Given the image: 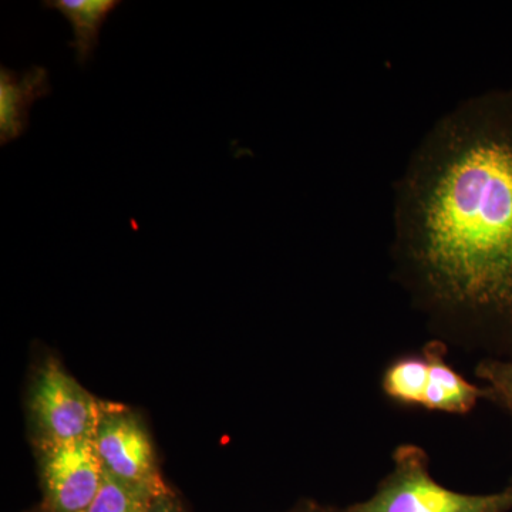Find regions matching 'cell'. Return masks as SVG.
<instances>
[{
	"instance_id": "6da1fadb",
	"label": "cell",
	"mask_w": 512,
	"mask_h": 512,
	"mask_svg": "<svg viewBox=\"0 0 512 512\" xmlns=\"http://www.w3.org/2000/svg\"><path fill=\"white\" fill-rule=\"evenodd\" d=\"M404 200L407 244L434 295L512 330V92L448 123Z\"/></svg>"
},
{
	"instance_id": "7a4b0ae2",
	"label": "cell",
	"mask_w": 512,
	"mask_h": 512,
	"mask_svg": "<svg viewBox=\"0 0 512 512\" xmlns=\"http://www.w3.org/2000/svg\"><path fill=\"white\" fill-rule=\"evenodd\" d=\"M512 483L500 493L461 494L431 477L420 448L403 446L394 453L392 473L369 500L339 512H511Z\"/></svg>"
},
{
	"instance_id": "3957f363",
	"label": "cell",
	"mask_w": 512,
	"mask_h": 512,
	"mask_svg": "<svg viewBox=\"0 0 512 512\" xmlns=\"http://www.w3.org/2000/svg\"><path fill=\"white\" fill-rule=\"evenodd\" d=\"M94 444L110 476L151 497L168 493L157 474L150 437L133 414L120 407L103 406Z\"/></svg>"
},
{
	"instance_id": "277c9868",
	"label": "cell",
	"mask_w": 512,
	"mask_h": 512,
	"mask_svg": "<svg viewBox=\"0 0 512 512\" xmlns=\"http://www.w3.org/2000/svg\"><path fill=\"white\" fill-rule=\"evenodd\" d=\"M32 409L47 441H70L94 439L103 406L62 367L49 362L37 376Z\"/></svg>"
},
{
	"instance_id": "5b68a950",
	"label": "cell",
	"mask_w": 512,
	"mask_h": 512,
	"mask_svg": "<svg viewBox=\"0 0 512 512\" xmlns=\"http://www.w3.org/2000/svg\"><path fill=\"white\" fill-rule=\"evenodd\" d=\"M104 467L94 439L47 441L43 480L55 512H86L103 484Z\"/></svg>"
},
{
	"instance_id": "8992f818",
	"label": "cell",
	"mask_w": 512,
	"mask_h": 512,
	"mask_svg": "<svg viewBox=\"0 0 512 512\" xmlns=\"http://www.w3.org/2000/svg\"><path fill=\"white\" fill-rule=\"evenodd\" d=\"M52 93L46 67H29L15 72L0 67V144L18 140L30 127V109L37 100Z\"/></svg>"
},
{
	"instance_id": "52a82bcc",
	"label": "cell",
	"mask_w": 512,
	"mask_h": 512,
	"mask_svg": "<svg viewBox=\"0 0 512 512\" xmlns=\"http://www.w3.org/2000/svg\"><path fill=\"white\" fill-rule=\"evenodd\" d=\"M424 355L429 359V382L421 406L436 412L464 414L476 407L485 390L467 382L444 360V348L430 345Z\"/></svg>"
},
{
	"instance_id": "ba28073f",
	"label": "cell",
	"mask_w": 512,
	"mask_h": 512,
	"mask_svg": "<svg viewBox=\"0 0 512 512\" xmlns=\"http://www.w3.org/2000/svg\"><path fill=\"white\" fill-rule=\"evenodd\" d=\"M45 9H55L69 20L73 29V40L69 46L74 50L76 62L84 66L92 60L99 46L100 32L117 6L119 0H45Z\"/></svg>"
},
{
	"instance_id": "9c48e42d",
	"label": "cell",
	"mask_w": 512,
	"mask_h": 512,
	"mask_svg": "<svg viewBox=\"0 0 512 512\" xmlns=\"http://www.w3.org/2000/svg\"><path fill=\"white\" fill-rule=\"evenodd\" d=\"M427 356L404 357L387 369L383 377V390L396 402L421 406L429 382Z\"/></svg>"
},
{
	"instance_id": "30bf717a",
	"label": "cell",
	"mask_w": 512,
	"mask_h": 512,
	"mask_svg": "<svg viewBox=\"0 0 512 512\" xmlns=\"http://www.w3.org/2000/svg\"><path fill=\"white\" fill-rule=\"evenodd\" d=\"M151 495L104 471L103 484L86 512H147Z\"/></svg>"
},
{
	"instance_id": "8fae6325",
	"label": "cell",
	"mask_w": 512,
	"mask_h": 512,
	"mask_svg": "<svg viewBox=\"0 0 512 512\" xmlns=\"http://www.w3.org/2000/svg\"><path fill=\"white\" fill-rule=\"evenodd\" d=\"M477 376L487 383L488 396L512 413V362L485 360L477 367Z\"/></svg>"
},
{
	"instance_id": "7c38bea8",
	"label": "cell",
	"mask_w": 512,
	"mask_h": 512,
	"mask_svg": "<svg viewBox=\"0 0 512 512\" xmlns=\"http://www.w3.org/2000/svg\"><path fill=\"white\" fill-rule=\"evenodd\" d=\"M147 512H184L170 493L157 495L150 500Z\"/></svg>"
},
{
	"instance_id": "4fadbf2b",
	"label": "cell",
	"mask_w": 512,
	"mask_h": 512,
	"mask_svg": "<svg viewBox=\"0 0 512 512\" xmlns=\"http://www.w3.org/2000/svg\"><path fill=\"white\" fill-rule=\"evenodd\" d=\"M309 512H325V511H309ZM339 512V511H338Z\"/></svg>"
}]
</instances>
